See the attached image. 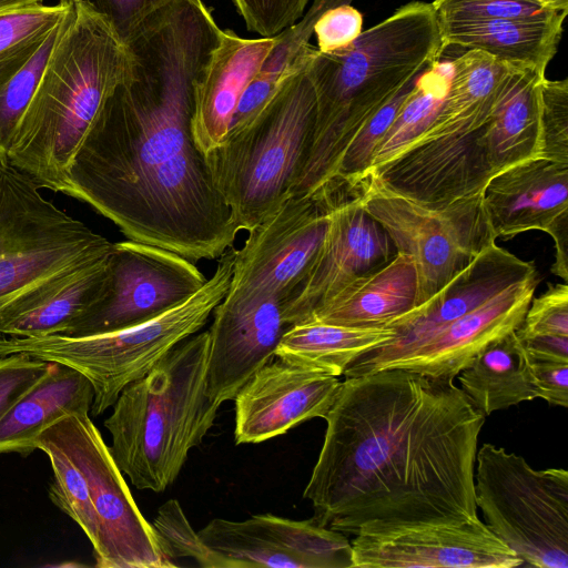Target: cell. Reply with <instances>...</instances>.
<instances>
[{"instance_id": "15", "label": "cell", "mask_w": 568, "mask_h": 568, "mask_svg": "<svg viewBox=\"0 0 568 568\" xmlns=\"http://www.w3.org/2000/svg\"><path fill=\"white\" fill-rule=\"evenodd\" d=\"M353 568H513L524 561L479 517L371 525L354 535Z\"/></svg>"}, {"instance_id": "46", "label": "cell", "mask_w": 568, "mask_h": 568, "mask_svg": "<svg viewBox=\"0 0 568 568\" xmlns=\"http://www.w3.org/2000/svg\"><path fill=\"white\" fill-rule=\"evenodd\" d=\"M42 0H0V14L41 3Z\"/></svg>"}, {"instance_id": "43", "label": "cell", "mask_w": 568, "mask_h": 568, "mask_svg": "<svg viewBox=\"0 0 568 568\" xmlns=\"http://www.w3.org/2000/svg\"><path fill=\"white\" fill-rule=\"evenodd\" d=\"M362 31V13L346 3L326 10L315 23L313 33L318 51L328 53L347 47Z\"/></svg>"}, {"instance_id": "7", "label": "cell", "mask_w": 568, "mask_h": 568, "mask_svg": "<svg viewBox=\"0 0 568 568\" xmlns=\"http://www.w3.org/2000/svg\"><path fill=\"white\" fill-rule=\"evenodd\" d=\"M308 44L258 111L205 154L240 232H248L281 205L304 166L316 120Z\"/></svg>"}, {"instance_id": "5", "label": "cell", "mask_w": 568, "mask_h": 568, "mask_svg": "<svg viewBox=\"0 0 568 568\" xmlns=\"http://www.w3.org/2000/svg\"><path fill=\"white\" fill-rule=\"evenodd\" d=\"M207 352V331L179 343L122 389L104 420L110 452L135 488L164 491L213 426L221 404L206 394Z\"/></svg>"}, {"instance_id": "3", "label": "cell", "mask_w": 568, "mask_h": 568, "mask_svg": "<svg viewBox=\"0 0 568 568\" xmlns=\"http://www.w3.org/2000/svg\"><path fill=\"white\" fill-rule=\"evenodd\" d=\"M432 2L412 1L362 31L347 47L324 53L307 47L316 120L304 166L288 195L326 199L351 140L445 51Z\"/></svg>"}, {"instance_id": "19", "label": "cell", "mask_w": 568, "mask_h": 568, "mask_svg": "<svg viewBox=\"0 0 568 568\" xmlns=\"http://www.w3.org/2000/svg\"><path fill=\"white\" fill-rule=\"evenodd\" d=\"M483 204L496 239L542 231L555 243L551 272L568 280V163L542 156L494 175L484 190Z\"/></svg>"}, {"instance_id": "37", "label": "cell", "mask_w": 568, "mask_h": 568, "mask_svg": "<svg viewBox=\"0 0 568 568\" xmlns=\"http://www.w3.org/2000/svg\"><path fill=\"white\" fill-rule=\"evenodd\" d=\"M436 17L442 18H505L551 20L568 11H559L538 0H434Z\"/></svg>"}, {"instance_id": "41", "label": "cell", "mask_w": 568, "mask_h": 568, "mask_svg": "<svg viewBox=\"0 0 568 568\" xmlns=\"http://www.w3.org/2000/svg\"><path fill=\"white\" fill-rule=\"evenodd\" d=\"M102 18L124 44L153 12L173 0H67Z\"/></svg>"}, {"instance_id": "12", "label": "cell", "mask_w": 568, "mask_h": 568, "mask_svg": "<svg viewBox=\"0 0 568 568\" xmlns=\"http://www.w3.org/2000/svg\"><path fill=\"white\" fill-rule=\"evenodd\" d=\"M45 430L87 479L98 523V541L92 547L95 567H175L135 504L123 473L89 414L64 416Z\"/></svg>"}, {"instance_id": "18", "label": "cell", "mask_w": 568, "mask_h": 568, "mask_svg": "<svg viewBox=\"0 0 568 568\" xmlns=\"http://www.w3.org/2000/svg\"><path fill=\"white\" fill-rule=\"evenodd\" d=\"M325 207L329 220L324 237L303 282L285 306L291 325L306 321L315 308L397 252L358 195Z\"/></svg>"}, {"instance_id": "17", "label": "cell", "mask_w": 568, "mask_h": 568, "mask_svg": "<svg viewBox=\"0 0 568 568\" xmlns=\"http://www.w3.org/2000/svg\"><path fill=\"white\" fill-rule=\"evenodd\" d=\"M230 568H353L346 535L272 514L245 520L214 518L197 531Z\"/></svg>"}, {"instance_id": "39", "label": "cell", "mask_w": 568, "mask_h": 568, "mask_svg": "<svg viewBox=\"0 0 568 568\" xmlns=\"http://www.w3.org/2000/svg\"><path fill=\"white\" fill-rule=\"evenodd\" d=\"M515 332L521 339L532 336H568L567 283L548 284L546 292L532 297Z\"/></svg>"}, {"instance_id": "25", "label": "cell", "mask_w": 568, "mask_h": 568, "mask_svg": "<svg viewBox=\"0 0 568 568\" xmlns=\"http://www.w3.org/2000/svg\"><path fill=\"white\" fill-rule=\"evenodd\" d=\"M567 14L551 20L505 18L438 19L445 48L478 50L513 67L546 74L557 52Z\"/></svg>"}, {"instance_id": "6", "label": "cell", "mask_w": 568, "mask_h": 568, "mask_svg": "<svg viewBox=\"0 0 568 568\" xmlns=\"http://www.w3.org/2000/svg\"><path fill=\"white\" fill-rule=\"evenodd\" d=\"M450 64L448 90L429 125L368 176L428 205L484 193L493 176L481 149L483 133L495 105L521 69L478 50H467Z\"/></svg>"}, {"instance_id": "10", "label": "cell", "mask_w": 568, "mask_h": 568, "mask_svg": "<svg viewBox=\"0 0 568 568\" xmlns=\"http://www.w3.org/2000/svg\"><path fill=\"white\" fill-rule=\"evenodd\" d=\"M0 160V312L44 281L108 256L111 243Z\"/></svg>"}, {"instance_id": "13", "label": "cell", "mask_w": 568, "mask_h": 568, "mask_svg": "<svg viewBox=\"0 0 568 568\" xmlns=\"http://www.w3.org/2000/svg\"><path fill=\"white\" fill-rule=\"evenodd\" d=\"M206 280L195 263L166 248L113 243L99 296L62 335H98L143 323L187 300Z\"/></svg>"}, {"instance_id": "44", "label": "cell", "mask_w": 568, "mask_h": 568, "mask_svg": "<svg viewBox=\"0 0 568 568\" xmlns=\"http://www.w3.org/2000/svg\"><path fill=\"white\" fill-rule=\"evenodd\" d=\"M529 358L538 397L549 405L568 406V363Z\"/></svg>"}, {"instance_id": "38", "label": "cell", "mask_w": 568, "mask_h": 568, "mask_svg": "<svg viewBox=\"0 0 568 568\" xmlns=\"http://www.w3.org/2000/svg\"><path fill=\"white\" fill-rule=\"evenodd\" d=\"M541 156L568 163V79L548 80L540 85Z\"/></svg>"}, {"instance_id": "28", "label": "cell", "mask_w": 568, "mask_h": 568, "mask_svg": "<svg viewBox=\"0 0 568 568\" xmlns=\"http://www.w3.org/2000/svg\"><path fill=\"white\" fill-rule=\"evenodd\" d=\"M546 74L520 69L495 105L481 138L491 176L542 152L540 85Z\"/></svg>"}, {"instance_id": "22", "label": "cell", "mask_w": 568, "mask_h": 568, "mask_svg": "<svg viewBox=\"0 0 568 568\" xmlns=\"http://www.w3.org/2000/svg\"><path fill=\"white\" fill-rule=\"evenodd\" d=\"M537 282L536 274L508 286L389 368L454 379L487 345L519 327Z\"/></svg>"}, {"instance_id": "35", "label": "cell", "mask_w": 568, "mask_h": 568, "mask_svg": "<svg viewBox=\"0 0 568 568\" xmlns=\"http://www.w3.org/2000/svg\"><path fill=\"white\" fill-rule=\"evenodd\" d=\"M73 10L51 31L33 57L0 84V160L8 162L13 138L40 83L44 69Z\"/></svg>"}, {"instance_id": "33", "label": "cell", "mask_w": 568, "mask_h": 568, "mask_svg": "<svg viewBox=\"0 0 568 568\" xmlns=\"http://www.w3.org/2000/svg\"><path fill=\"white\" fill-rule=\"evenodd\" d=\"M73 10L69 1L39 3L0 14V84L16 74Z\"/></svg>"}, {"instance_id": "42", "label": "cell", "mask_w": 568, "mask_h": 568, "mask_svg": "<svg viewBox=\"0 0 568 568\" xmlns=\"http://www.w3.org/2000/svg\"><path fill=\"white\" fill-rule=\"evenodd\" d=\"M49 362L24 354L0 357V419L48 371Z\"/></svg>"}, {"instance_id": "32", "label": "cell", "mask_w": 568, "mask_h": 568, "mask_svg": "<svg viewBox=\"0 0 568 568\" xmlns=\"http://www.w3.org/2000/svg\"><path fill=\"white\" fill-rule=\"evenodd\" d=\"M450 72V61L439 60L418 75L407 100L373 152L367 178L399 154L429 125L448 90Z\"/></svg>"}, {"instance_id": "45", "label": "cell", "mask_w": 568, "mask_h": 568, "mask_svg": "<svg viewBox=\"0 0 568 568\" xmlns=\"http://www.w3.org/2000/svg\"><path fill=\"white\" fill-rule=\"evenodd\" d=\"M519 339L530 358L568 363V336H532Z\"/></svg>"}, {"instance_id": "31", "label": "cell", "mask_w": 568, "mask_h": 568, "mask_svg": "<svg viewBox=\"0 0 568 568\" xmlns=\"http://www.w3.org/2000/svg\"><path fill=\"white\" fill-rule=\"evenodd\" d=\"M352 0H313L303 18L275 36V42L257 74L244 91L233 115L230 130L247 122L267 101L286 73L295 64L304 48L310 43L314 27L328 9ZM229 130V131H230Z\"/></svg>"}, {"instance_id": "2", "label": "cell", "mask_w": 568, "mask_h": 568, "mask_svg": "<svg viewBox=\"0 0 568 568\" xmlns=\"http://www.w3.org/2000/svg\"><path fill=\"white\" fill-rule=\"evenodd\" d=\"M303 497L344 535L371 525L478 518L474 468L486 416L453 378L386 368L342 382Z\"/></svg>"}, {"instance_id": "36", "label": "cell", "mask_w": 568, "mask_h": 568, "mask_svg": "<svg viewBox=\"0 0 568 568\" xmlns=\"http://www.w3.org/2000/svg\"><path fill=\"white\" fill-rule=\"evenodd\" d=\"M151 526L165 556L173 562L190 557L204 568H230L226 560L203 542L176 499H169L158 509Z\"/></svg>"}, {"instance_id": "24", "label": "cell", "mask_w": 568, "mask_h": 568, "mask_svg": "<svg viewBox=\"0 0 568 568\" xmlns=\"http://www.w3.org/2000/svg\"><path fill=\"white\" fill-rule=\"evenodd\" d=\"M109 255L53 276L16 298L0 312V335L42 337L64 334L99 296Z\"/></svg>"}, {"instance_id": "8", "label": "cell", "mask_w": 568, "mask_h": 568, "mask_svg": "<svg viewBox=\"0 0 568 568\" xmlns=\"http://www.w3.org/2000/svg\"><path fill=\"white\" fill-rule=\"evenodd\" d=\"M234 248L217 258L210 278L184 302L143 323L90 336L0 335V357L24 354L67 365L93 388L91 414L112 407L122 389L146 375L173 347L196 334L225 297L233 275Z\"/></svg>"}, {"instance_id": "4", "label": "cell", "mask_w": 568, "mask_h": 568, "mask_svg": "<svg viewBox=\"0 0 568 568\" xmlns=\"http://www.w3.org/2000/svg\"><path fill=\"white\" fill-rule=\"evenodd\" d=\"M130 54L99 16L74 7L18 126L8 162L41 189L67 194L72 160Z\"/></svg>"}, {"instance_id": "1", "label": "cell", "mask_w": 568, "mask_h": 568, "mask_svg": "<svg viewBox=\"0 0 568 568\" xmlns=\"http://www.w3.org/2000/svg\"><path fill=\"white\" fill-rule=\"evenodd\" d=\"M222 30L202 0H173L124 43L130 67L77 151L67 195L128 240L196 263L240 233L192 133L194 90Z\"/></svg>"}, {"instance_id": "47", "label": "cell", "mask_w": 568, "mask_h": 568, "mask_svg": "<svg viewBox=\"0 0 568 568\" xmlns=\"http://www.w3.org/2000/svg\"><path fill=\"white\" fill-rule=\"evenodd\" d=\"M542 4L559 11H568V0H538Z\"/></svg>"}, {"instance_id": "30", "label": "cell", "mask_w": 568, "mask_h": 568, "mask_svg": "<svg viewBox=\"0 0 568 568\" xmlns=\"http://www.w3.org/2000/svg\"><path fill=\"white\" fill-rule=\"evenodd\" d=\"M394 335L390 327H352L304 321L284 333L274 357L339 377L359 355L384 344Z\"/></svg>"}, {"instance_id": "20", "label": "cell", "mask_w": 568, "mask_h": 568, "mask_svg": "<svg viewBox=\"0 0 568 568\" xmlns=\"http://www.w3.org/2000/svg\"><path fill=\"white\" fill-rule=\"evenodd\" d=\"M341 385L337 376L271 359L233 398L235 443L257 444L310 419L324 418Z\"/></svg>"}, {"instance_id": "34", "label": "cell", "mask_w": 568, "mask_h": 568, "mask_svg": "<svg viewBox=\"0 0 568 568\" xmlns=\"http://www.w3.org/2000/svg\"><path fill=\"white\" fill-rule=\"evenodd\" d=\"M37 449L47 454L53 471L48 490L50 500L82 529L94 547L98 523L83 473L45 429L37 439Z\"/></svg>"}, {"instance_id": "26", "label": "cell", "mask_w": 568, "mask_h": 568, "mask_svg": "<svg viewBox=\"0 0 568 568\" xmlns=\"http://www.w3.org/2000/svg\"><path fill=\"white\" fill-rule=\"evenodd\" d=\"M417 306L413 258L396 254L315 308L306 321L352 327H387ZM304 322V321H303Z\"/></svg>"}, {"instance_id": "14", "label": "cell", "mask_w": 568, "mask_h": 568, "mask_svg": "<svg viewBox=\"0 0 568 568\" xmlns=\"http://www.w3.org/2000/svg\"><path fill=\"white\" fill-rule=\"evenodd\" d=\"M328 212L315 200L287 195L281 205L250 230L234 250L227 301L275 296L284 305L303 282L328 225Z\"/></svg>"}, {"instance_id": "29", "label": "cell", "mask_w": 568, "mask_h": 568, "mask_svg": "<svg viewBox=\"0 0 568 568\" xmlns=\"http://www.w3.org/2000/svg\"><path fill=\"white\" fill-rule=\"evenodd\" d=\"M456 377L485 416L538 397L529 358L515 331L487 345Z\"/></svg>"}, {"instance_id": "11", "label": "cell", "mask_w": 568, "mask_h": 568, "mask_svg": "<svg viewBox=\"0 0 568 568\" xmlns=\"http://www.w3.org/2000/svg\"><path fill=\"white\" fill-rule=\"evenodd\" d=\"M355 195L386 231L396 251L413 258L417 273V306L497 240L484 209V193L428 205L399 195L368 178Z\"/></svg>"}, {"instance_id": "9", "label": "cell", "mask_w": 568, "mask_h": 568, "mask_svg": "<svg viewBox=\"0 0 568 568\" xmlns=\"http://www.w3.org/2000/svg\"><path fill=\"white\" fill-rule=\"evenodd\" d=\"M476 462L475 503L491 532L524 564L568 568V471L535 469L489 443Z\"/></svg>"}, {"instance_id": "21", "label": "cell", "mask_w": 568, "mask_h": 568, "mask_svg": "<svg viewBox=\"0 0 568 568\" xmlns=\"http://www.w3.org/2000/svg\"><path fill=\"white\" fill-rule=\"evenodd\" d=\"M209 332L206 394L222 404L232 400L263 365L292 326L285 305L275 296L222 302L213 311Z\"/></svg>"}, {"instance_id": "40", "label": "cell", "mask_w": 568, "mask_h": 568, "mask_svg": "<svg viewBox=\"0 0 568 568\" xmlns=\"http://www.w3.org/2000/svg\"><path fill=\"white\" fill-rule=\"evenodd\" d=\"M248 31L263 38L278 34L300 19L308 0H232Z\"/></svg>"}, {"instance_id": "23", "label": "cell", "mask_w": 568, "mask_h": 568, "mask_svg": "<svg viewBox=\"0 0 568 568\" xmlns=\"http://www.w3.org/2000/svg\"><path fill=\"white\" fill-rule=\"evenodd\" d=\"M274 42L275 37L246 39L222 30L194 90L192 133L204 155L225 140L239 102Z\"/></svg>"}, {"instance_id": "27", "label": "cell", "mask_w": 568, "mask_h": 568, "mask_svg": "<svg viewBox=\"0 0 568 568\" xmlns=\"http://www.w3.org/2000/svg\"><path fill=\"white\" fill-rule=\"evenodd\" d=\"M93 396L84 375L49 362L45 374L0 419V455H30L40 434L52 424L71 414H89Z\"/></svg>"}, {"instance_id": "16", "label": "cell", "mask_w": 568, "mask_h": 568, "mask_svg": "<svg viewBox=\"0 0 568 568\" xmlns=\"http://www.w3.org/2000/svg\"><path fill=\"white\" fill-rule=\"evenodd\" d=\"M536 274L534 264L496 243L487 246L429 300L389 324L395 335L359 355L343 375L348 378L389 368L460 316Z\"/></svg>"}]
</instances>
